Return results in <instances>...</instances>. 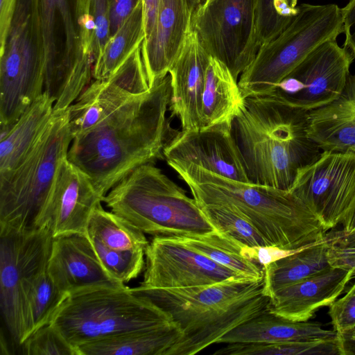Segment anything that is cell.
Here are the masks:
<instances>
[{
	"label": "cell",
	"instance_id": "5",
	"mask_svg": "<svg viewBox=\"0 0 355 355\" xmlns=\"http://www.w3.org/2000/svg\"><path fill=\"white\" fill-rule=\"evenodd\" d=\"M110 211L144 234L181 236L217 231L194 198L155 164H144L103 197Z\"/></svg>",
	"mask_w": 355,
	"mask_h": 355
},
{
	"label": "cell",
	"instance_id": "25",
	"mask_svg": "<svg viewBox=\"0 0 355 355\" xmlns=\"http://www.w3.org/2000/svg\"><path fill=\"white\" fill-rule=\"evenodd\" d=\"M245 100L238 80L228 67L210 55L201 96V128L216 125L232 128L234 119L244 107Z\"/></svg>",
	"mask_w": 355,
	"mask_h": 355
},
{
	"label": "cell",
	"instance_id": "31",
	"mask_svg": "<svg viewBox=\"0 0 355 355\" xmlns=\"http://www.w3.org/2000/svg\"><path fill=\"white\" fill-rule=\"evenodd\" d=\"M87 234L105 246L119 250H146L149 242L145 234L98 204L89 218Z\"/></svg>",
	"mask_w": 355,
	"mask_h": 355
},
{
	"label": "cell",
	"instance_id": "22",
	"mask_svg": "<svg viewBox=\"0 0 355 355\" xmlns=\"http://www.w3.org/2000/svg\"><path fill=\"white\" fill-rule=\"evenodd\" d=\"M354 277L352 269L331 266L275 292L267 310L289 320L309 321L319 309L338 298Z\"/></svg>",
	"mask_w": 355,
	"mask_h": 355
},
{
	"label": "cell",
	"instance_id": "38",
	"mask_svg": "<svg viewBox=\"0 0 355 355\" xmlns=\"http://www.w3.org/2000/svg\"><path fill=\"white\" fill-rule=\"evenodd\" d=\"M89 9L95 24L93 44L95 62L110 37V1L109 0H89Z\"/></svg>",
	"mask_w": 355,
	"mask_h": 355
},
{
	"label": "cell",
	"instance_id": "35",
	"mask_svg": "<svg viewBox=\"0 0 355 355\" xmlns=\"http://www.w3.org/2000/svg\"><path fill=\"white\" fill-rule=\"evenodd\" d=\"M89 239L104 269L114 280L125 284L137 278L143 270L145 250H114Z\"/></svg>",
	"mask_w": 355,
	"mask_h": 355
},
{
	"label": "cell",
	"instance_id": "8",
	"mask_svg": "<svg viewBox=\"0 0 355 355\" xmlns=\"http://www.w3.org/2000/svg\"><path fill=\"white\" fill-rule=\"evenodd\" d=\"M297 7L291 24L259 48L240 76L238 83L245 98L270 93L316 47L343 33L341 8L336 4Z\"/></svg>",
	"mask_w": 355,
	"mask_h": 355
},
{
	"label": "cell",
	"instance_id": "2",
	"mask_svg": "<svg viewBox=\"0 0 355 355\" xmlns=\"http://www.w3.org/2000/svg\"><path fill=\"white\" fill-rule=\"evenodd\" d=\"M307 115L268 95L245 98L232 132L250 182L290 191L298 171L318 159Z\"/></svg>",
	"mask_w": 355,
	"mask_h": 355
},
{
	"label": "cell",
	"instance_id": "10",
	"mask_svg": "<svg viewBox=\"0 0 355 355\" xmlns=\"http://www.w3.org/2000/svg\"><path fill=\"white\" fill-rule=\"evenodd\" d=\"M44 51V86L56 71L60 52L58 31L62 29L64 52L55 80L47 92L55 105L64 108L78 95L86 73L85 53L80 48L78 20L89 10V0H38Z\"/></svg>",
	"mask_w": 355,
	"mask_h": 355
},
{
	"label": "cell",
	"instance_id": "30",
	"mask_svg": "<svg viewBox=\"0 0 355 355\" xmlns=\"http://www.w3.org/2000/svg\"><path fill=\"white\" fill-rule=\"evenodd\" d=\"M144 7L141 0L116 33L111 36L93 67V78L112 75L145 40Z\"/></svg>",
	"mask_w": 355,
	"mask_h": 355
},
{
	"label": "cell",
	"instance_id": "34",
	"mask_svg": "<svg viewBox=\"0 0 355 355\" xmlns=\"http://www.w3.org/2000/svg\"><path fill=\"white\" fill-rule=\"evenodd\" d=\"M200 207L218 232L250 248L270 246L255 227L231 207L225 205Z\"/></svg>",
	"mask_w": 355,
	"mask_h": 355
},
{
	"label": "cell",
	"instance_id": "18",
	"mask_svg": "<svg viewBox=\"0 0 355 355\" xmlns=\"http://www.w3.org/2000/svg\"><path fill=\"white\" fill-rule=\"evenodd\" d=\"M103 198L90 179L65 158L59 166L36 227H47L53 237L87 234L91 214Z\"/></svg>",
	"mask_w": 355,
	"mask_h": 355
},
{
	"label": "cell",
	"instance_id": "16",
	"mask_svg": "<svg viewBox=\"0 0 355 355\" xmlns=\"http://www.w3.org/2000/svg\"><path fill=\"white\" fill-rule=\"evenodd\" d=\"M141 45L112 75L94 79L67 108L73 139L150 89Z\"/></svg>",
	"mask_w": 355,
	"mask_h": 355
},
{
	"label": "cell",
	"instance_id": "17",
	"mask_svg": "<svg viewBox=\"0 0 355 355\" xmlns=\"http://www.w3.org/2000/svg\"><path fill=\"white\" fill-rule=\"evenodd\" d=\"M163 155L167 163L194 164L223 177L250 182L232 128L226 125L175 132Z\"/></svg>",
	"mask_w": 355,
	"mask_h": 355
},
{
	"label": "cell",
	"instance_id": "36",
	"mask_svg": "<svg viewBox=\"0 0 355 355\" xmlns=\"http://www.w3.org/2000/svg\"><path fill=\"white\" fill-rule=\"evenodd\" d=\"M20 346L22 354L27 355H78L77 349L51 323L31 334Z\"/></svg>",
	"mask_w": 355,
	"mask_h": 355
},
{
	"label": "cell",
	"instance_id": "6",
	"mask_svg": "<svg viewBox=\"0 0 355 355\" xmlns=\"http://www.w3.org/2000/svg\"><path fill=\"white\" fill-rule=\"evenodd\" d=\"M50 323L77 349L92 341L159 329L174 322L148 298L125 285L96 287L69 295Z\"/></svg>",
	"mask_w": 355,
	"mask_h": 355
},
{
	"label": "cell",
	"instance_id": "32",
	"mask_svg": "<svg viewBox=\"0 0 355 355\" xmlns=\"http://www.w3.org/2000/svg\"><path fill=\"white\" fill-rule=\"evenodd\" d=\"M67 297L68 295L60 291L54 284L47 269L35 277L26 297L28 337L52 321Z\"/></svg>",
	"mask_w": 355,
	"mask_h": 355
},
{
	"label": "cell",
	"instance_id": "26",
	"mask_svg": "<svg viewBox=\"0 0 355 355\" xmlns=\"http://www.w3.org/2000/svg\"><path fill=\"white\" fill-rule=\"evenodd\" d=\"M54 104V99L44 92L1 135L0 178L11 173L30 153L53 117Z\"/></svg>",
	"mask_w": 355,
	"mask_h": 355
},
{
	"label": "cell",
	"instance_id": "44",
	"mask_svg": "<svg viewBox=\"0 0 355 355\" xmlns=\"http://www.w3.org/2000/svg\"><path fill=\"white\" fill-rule=\"evenodd\" d=\"M331 245L341 248H355V231L345 232L342 230L329 234Z\"/></svg>",
	"mask_w": 355,
	"mask_h": 355
},
{
	"label": "cell",
	"instance_id": "19",
	"mask_svg": "<svg viewBox=\"0 0 355 355\" xmlns=\"http://www.w3.org/2000/svg\"><path fill=\"white\" fill-rule=\"evenodd\" d=\"M47 272L58 289L68 295L96 287L125 286L108 275L85 234L53 237Z\"/></svg>",
	"mask_w": 355,
	"mask_h": 355
},
{
	"label": "cell",
	"instance_id": "40",
	"mask_svg": "<svg viewBox=\"0 0 355 355\" xmlns=\"http://www.w3.org/2000/svg\"><path fill=\"white\" fill-rule=\"evenodd\" d=\"M328 259L333 267L352 269L355 277V248L331 245L328 250Z\"/></svg>",
	"mask_w": 355,
	"mask_h": 355
},
{
	"label": "cell",
	"instance_id": "43",
	"mask_svg": "<svg viewBox=\"0 0 355 355\" xmlns=\"http://www.w3.org/2000/svg\"><path fill=\"white\" fill-rule=\"evenodd\" d=\"M142 1L146 39L155 26L160 0H142Z\"/></svg>",
	"mask_w": 355,
	"mask_h": 355
},
{
	"label": "cell",
	"instance_id": "42",
	"mask_svg": "<svg viewBox=\"0 0 355 355\" xmlns=\"http://www.w3.org/2000/svg\"><path fill=\"white\" fill-rule=\"evenodd\" d=\"M17 0H0V44L6 42L15 12Z\"/></svg>",
	"mask_w": 355,
	"mask_h": 355
},
{
	"label": "cell",
	"instance_id": "46",
	"mask_svg": "<svg viewBox=\"0 0 355 355\" xmlns=\"http://www.w3.org/2000/svg\"><path fill=\"white\" fill-rule=\"evenodd\" d=\"M343 231L345 232H351L355 231V207L349 218L342 225Z\"/></svg>",
	"mask_w": 355,
	"mask_h": 355
},
{
	"label": "cell",
	"instance_id": "23",
	"mask_svg": "<svg viewBox=\"0 0 355 355\" xmlns=\"http://www.w3.org/2000/svg\"><path fill=\"white\" fill-rule=\"evenodd\" d=\"M308 135L322 151H355V73L339 96L308 111Z\"/></svg>",
	"mask_w": 355,
	"mask_h": 355
},
{
	"label": "cell",
	"instance_id": "7",
	"mask_svg": "<svg viewBox=\"0 0 355 355\" xmlns=\"http://www.w3.org/2000/svg\"><path fill=\"white\" fill-rule=\"evenodd\" d=\"M72 140L67 109L54 110L27 157L11 173L0 178V230L36 227Z\"/></svg>",
	"mask_w": 355,
	"mask_h": 355
},
{
	"label": "cell",
	"instance_id": "12",
	"mask_svg": "<svg viewBox=\"0 0 355 355\" xmlns=\"http://www.w3.org/2000/svg\"><path fill=\"white\" fill-rule=\"evenodd\" d=\"M191 27L207 53L237 80L257 53L254 0H202L192 12Z\"/></svg>",
	"mask_w": 355,
	"mask_h": 355
},
{
	"label": "cell",
	"instance_id": "28",
	"mask_svg": "<svg viewBox=\"0 0 355 355\" xmlns=\"http://www.w3.org/2000/svg\"><path fill=\"white\" fill-rule=\"evenodd\" d=\"M331 245L329 234L316 243L264 266V291L269 297L277 291L331 267L328 250Z\"/></svg>",
	"mask_w": 355,
	"mask_h": 355
},
{
	"label": "cell",
	"instance_id": "33",
	"mask_svg": "<svg viewBox=\"0 0 355 355\" xmlns=\"http://www.w3.org/2000/svg\"><path fill=\"white\" fill-rule=\"evenodd\" d=\"M298 12L293 0H254L255 48L279 35Z\"/></svg>",
	"mask_w": 355,
	"mask_h": 355
},
{
	"label": "cell",
	"instance_id": "9",
	"mask_svg": "<svg viewBox=\"0 0 355 355\" xmlns=\"http://www.w3.org/2000/svg\"><path fill=\"white\" fill-rule=\"evenodd\" d=\"M53 238L47 227L0 230L1 310L19 345L28 335V290L35 277L47 269Z\"/></svg>",
	"mask_w": 355,
	"mask_h": 355
},
{
	"label": "cell",
	"instance_id": "39",
	"mask_svg": "<svg viewBox=\"0 0 355 355\" xmlns=\"http://www.w3.org/2000/svg\"><path fill=\"white\" fill-rule=\"evenodd\" d=\"M141 0H109L110 33L114 35Z\"/></svg>",
	"mask_w": 355,
	"mask_h": 355
},
{
	"label": "cell",
	"instance_id": "21",
	"mask_svg": "<svg viewBox=\"0 0 355 355\" xmlns=\"http://www.w3.org/2000/svg\"><path fill=\"white\" fill-rule=\"evenodd\" d=\"M188 0H160L155 26L141 45L150 88L164 78L191 28Z\"/></svg>",
	"mask_w": 355,
	"mask_h": 355
},
{
	"label": "cell",
	"instance_id": "1",
	"mask_svg": "<svg viewBox=\"0 0 355 355\" xmlns=\"http://www.w3.org/2000/svg\"><path fill=\"white\" fill-rule=\"evenodd\" d=\"M171 95L168 73L73 139L67 159L90 179L103 198L138 167L164 157V148L175 132L166 118Z\"/></svg>",
	"mask_w": 355,
	"mask_h": 355
},
{
	"label": "cell",
	"instance_id": "37",
	"mask_svg": "<svg viewBox=\"0 0 355 355\" xmlns=\"http://www.w3.org/2000/svg\"><path fill=\"white\" fill-rule=\"evenodd\" d=\"M328 314L339 341L355 336V282L343 297L329 305Z\"/></svg>",
	"mask_w": 355,
	"mask_h": 355
},
{
	"label": "cell",
	"instance_id": "14",
	"mask_svg": "<svg viewBox=\"0 0 355 355\" xmlns=\"http://www.w3.org/2000/svg\"><path fill=\"white\" fill-rule=\"evenodd\" d=\"M355 59L336 40L327 41L312 51L268 94L306 111L323 106L341 93Z\"/></svg>",
	"mask_w": 355,
	"mask_h": 355
},
{
	"label": "cell",
	"instance_id": "4",
	"mask_svg": "<svg viewBox=\"0 0 355 355\" xmlns=\"http://www.w3.org/2000/svg\"><path fill=\"white\" fill-rule=\"evenodd\" d=\"M260 279L241 277L184 288H131L167 313L182 333L165 355H193L267 310Z\"/></svg>",
	"mask_w": 355,
	"mask_h": 355
},
{
	"label": "cell",
	"instance_id": "47",
	"mask_svg": "<svg viewBox=\"0 0 355 355\" xmlns=\"http://www.w3.org/2000/svg\"><path fill=\"white\" fill-rule=\"evenodd\" d=\"M297 1H298V0H293V6H294L295 7H297Z\"/></svg>",
	"mask_w": 355,
	"mask_h": 355
},
{
	"label": "cell",
	"instance_id": "27",
	"mask_svg": "<svg viewBox=\"0 0 355 355\" xmlns=\"http://www.w3.org/2000/svg\"><path fill=\"white\" fill-rule=\"evenodd\" d=\"M174 323L152 330L130 331L85 343L78 355H165L182 337Z\"/></svg>",
	"mask_w": 355,
	"mask_h": 355
},
{
	"label": "cell",
	"instance_id": "24",
	"mask_svg": "<svg viewBox=\"0 0 355 355\" xmlns=\"http://www.w3.org/2000/svg\"><path fill=\"white\" fill-rule=\"evenodd\" d=\"M338 338L334 330L320 323L292 321L268 310L241 324L221 337L217 343H284Z\"/></svg>",
	"mask_w": 355,
	"mask_h": 355
},
{
	"label": "cell",
	"instance_id": "29",
	"mask_svg": "<svg viewBox=\"0 0 355 355\" xmlns=\"http://www.w3.org/2000/svg\"><path fill=\"white\" fill-rule=\"evenodd\" d=\"M175 237L243 277L256 279L264 277V266L258 261L256 248L244 245L218 231L203 235Z\"/></svg>",
	"mask_w": 355,
	"mask_h": 355
},
{
	"label": "cell",
	"instance_id": "41",
	"mask_svg": "<svg viewBox=\"0 0 355 355\" xmlns=\"http://www.w3.org/2000/svg\"><path fill=\"white\" fill-rule=\"evenodd\" d=\"M341 12L343 33L345 35L343 46L355 56V0H350L344 8H341Z\"/></svg>",
	"mask_w": 355,
	"mask_h": 355
},
{
	"label": "cell",
	"instance_id": "20",
	"mask_svg": "<svg viewBox=\"0 0 355 355\" xmlns=\"http://www.w3.org/2000/svg\"><path fill=\"white\" fill-rule=\"evenodd\" d=\"M209 56L191 27L168 71L171 82L169 110L171 116L180 121L182 130L201 128V96Z\"/></svg>",
	"mask_w": 355,
	"mask_h": 355
},
{
	"label": "cell",
	"instance_id": "3",
	"mask_svg": "<svg viewBox=\"0 0 355 355\" xmlns=\"http://www.w3.org/2000/svg\"><path fill=\"white\" fill-rule=\"evenodd\" d=\"M200 206L225 205L248 220L270 246L297 250L327 236L317 216L289 191L230 179L191 163H167Z\"/></svg>",
	"mask_w": 355,
	"mask_h": 355
},
{
	"label": "cell",
	"instance_id": "15",
	"mask_svg": "<svg viewBox=\"0 0 355 355\" xmlns=\"http://www.w3.org/2000/svg\"><path fill=\"white\" fill-rule=\"evenodd\" d=\"M145 266L140 285L150 288H184L245 277L175 236H153L145 250Z\"/></svg>",
	"mask_w": 355,
	"mask_h": 355
},
{
	"label": "cell",
	"instance_id": "11",
	"mask_svg": "<svg viewBox=\"0 0 355 355\" xmlns=\"http://www.w3.org/2000/svg\"><path fill=\"white\" fill-rule=\"evenodd\" d=\"M44 66L38 27L30 21L14 24L0 49L1 135L44 92Z\"/></svg>",
	"mask_w": 355,
	"mask_h": 355
},
{
	"label": "cell",
	"instance_id": "13",
	"mask_svg": "<svg viewBox=\"0 0 355 355\" xmlns=\"http://www.w3.org/2000/svg\"><path fill=\"white\" fill-rule=\"evenodd\" d=\"M290 191L327 232L343 225L355 207V151H322L317 160L298 171Z\"/></svg>",
	"mask_w": 355,
	"mask_h": 355
},
{
	"label": "cell",
	"instance_id": "45",
	"mask_svg": "<svg viewBox=\"0 0 355 355\" xmlns=\"http://www.w3.org/2000/svg\"><path fill=\"white\" fill-rule=\"evenodd\" d=\"M339 342L340 355H355V336Z\"/></svg>",
	"mask_w": 355,
	"mask_h": 355
}]
</instances>
